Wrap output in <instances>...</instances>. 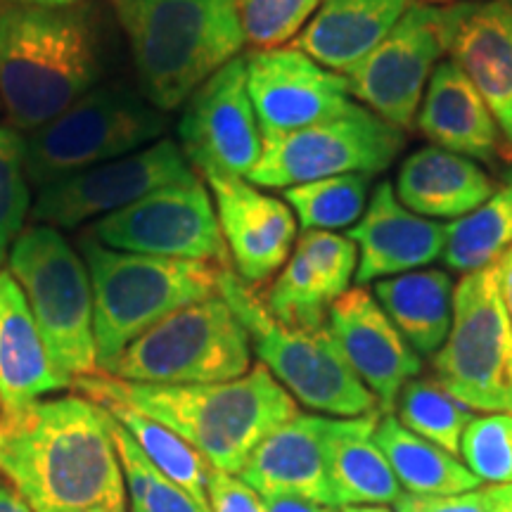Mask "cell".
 <instances>
[{
    "mask_svg": "<svg viewBox=\"0 0 512 512\" xmlns=\"http://www.w3.org/2000/svg\"><path fill=\"white\" fill-rule=\"evenodd\" d=\"M392 415L406 430L458 456L475 411L448 394L434 377L418 375L401 389Z\"/></svg>",
    "mask_w": 512,
    "mask_h": 512,
    "instance_id": "33",
    "label": "cell"
},
{
    "mask_svg": "<svg viewBox=\"0 0 512 512\" xmlns=\"http://www.w3.org/2000/svg\"><path fill=\"white\" fill-rule=\"evenodd\" d=\"M415 0H328L290 48L302 50L332 72L349 76Z\"/></svg>",
    "mask_w": 512,
    "mask_h": 512,
    "instance_id": "24",
    "label": "cell"
},
{
    "mask_svg": "<svg viewBox=\"0 0 512 512\" xmlns=\"http://www.w3.org/2000/svg\"><path fill=\"white\" fill-rule=\"evenodd\" d=\"M375 441L382 448L384 458L389 460L403 494L441 496L482 486L463 460L406 430L392 413L380 415Z\"/></svg>",
    "mask_w": 512,
    "mask_h": 512,
    "instance_id": "28",
    "label": "cell"
},
{
    "mask_svg": "<svg viewBox=\"0 0 512 512\" xmlns=\"http://www.w3.org/2000/svg\"><path fill=\"white\" fill-rule=\"evenodd\" d=\"M10 3H24V5H48V8H62V5H76L83 0H10Z\"/></svg>",
    "mask_w": 512,
    "mask_h": 512,
    "instance_id": "46",
    "label": "cell"
},
{
    "mask_svg": "<svg viewBox=\"0 0 512 512\" xmlns=\"http://www.w3.org/2000/svg\"><path fill=\"white\" fill-rule=\"evenodd\" d=\"M460 456L482 484H512V415H475L463 434Z\"/></svg>",
    "mask_w": 512,
    "mask_h": 512,
    "instance_id": "36",
    "label": "cell"
},
{
    "mask_svg": "<svg viewBox=\"0 0 512 512\" xmlns=\"http://www.w3.org/2000/svg\"><path fill=\"white\" fill-rule=\"evenodd\" d=\"M451 275L441 268H420L377 280L373 297L418 356H434L446 342L453 320Z\"/></svg>",
    "mask_w": 512,
    "mask_h": 512,
    "instance_id": "27",
    "label": "cell"
},
{
    "mask_svg": "<svg viewBox=\"0 0 512 512\" xmlns=\"http://www.w3.org/2000/svg\"><path fill=\"white\" fill-rule=\"evenodd\" d=\"M67 387L72 377L50 358L22 287L8 268H0V418H12Z\"/></svg>",
    "mask_w": 512,
    "mask_h": 512,
    "instance_id": "22",
    "label": "cell"
},
{
    "mask_svg": "<svg viewBox=\"0 0 512 512\" xmlns=\"http://www.w3.org/2000/svg\"><path fill=\"white\" fill-rule=\"evenodd\" d=\"M342 512H396L394 505H344Z\"/></svg>",
    "mask_w": 512,
    "mask_h": 512,
    "instance_id": "45",
    "label": "cell"
},
{
    "mask_svg": "<svg viewBox=\"0 0 512 512\" xmlns=\"http://www.w3.org/2000/svg\"><path fill=\"white\" fill-rule=\"evenodd\" d=\"M211 512H268V505L238 475L211 470L207 482Z\"/></svg>",
    "mask_w": 512,
    "mask_h": 512,
    "instance_id": "40",
    "label": "cell"
},
{
    "mask_svg": "<svg viewBox=\"0 0 512 512\" xmlns=\"http://www.w3.org/2000/svg\"><path fill=\"white\" fill-rule=\"evenodd\" d=\"M268 512H339L335 505L311 503L302 501V498H271L266 501Z\"/></svg>",
    "mask_w": 512,
    "mask_h": 512,
    "instance_id": "41",
    "label": "cell"
},
{
    "mask_svg": "<svg viewBox=\"0 0 512 512\" xmlns=\"http://www.w3.org/2000/svg\"><path fill=\"white\" fill-rule=\"evenodd\" d=\"M448 60L463 69L501 133V157L512 162V8L503 0L460 3Z\"/></svg>",
    "mask_w": 512,
    "mask_h": 512,
    "instance_id": "19",
    "label": "cell"
},
{
    "mask_svg": "<svg viewBox=\"0 0 512 512\" xmlns=\"http://www.w3.org/2000/svg\"><path fill=\"white\" fill-rule=\"evenodd\" d=\"M119 422L124 430L131 434L133 441L140 446V451L150 458V463L157 467L162 475H166L171 482H176L181 489L195 498L204 510H209V496H207V482L211 475V467L200 453L192 448L188 441L164 427L162 422L147 418V415L138 413L136 408L124 406L119 401H95ZM211 512V510H209Z\"/></svg>",
    "mask_w": 512,
    "mask_h": 512,
    "instance_id": "30",
    "label": "cell"
},
{
    "mask_svg": "<svg viewBox=\"0 0 512 512\" xmlns=\"http://www.w3.org/2000/svg\"><path fill=\"white\" fill-rule=\"evenodd\" d=\"M0 477L36 512L126 508L112 415L83 396L0 418Z\"/></svg>",
    "mask_w": 512,
    "mask_h": 512,
    "instance_id": "1",
    "label": "cell"
},
{
    "mask_svg": "<svg viewBox=\"0 0 512 512\" xmlns=\"http://www.w3.org/2000/svg\"><path fill=\"white\" fill-rule=\"evenodd\" d=\"M202 181L214 197L233 271L247 285L266 283L287 264L297 240V216L290 204L266 195L247 178L209 174Z\"/></svg>",
    "mask_w": 512,
    "mask_h": 512,
    "instance_id": "17",
    "label": "cell"
},
{
    "mask_svg": "<svg viewBox=\"0 0 512 512\" xmlns=\"http://www.w3.org/2000/svg\"><path fill=\"white\" fill-rule=\"evenodd\" d=\"M8 271L27 297L55 366L72 382L98 373L93 287L83 256L60 230L34 223L12 245Z\"/></svg>",
    "mask_w": 512,
    "mask_h": 512,
    "instance_id": "7",
    "label": "cell"
},
{
    "mask_svg": "<svg viewBox=\"0 0 512 512\" xmlns=\"http://www.w3.org/2000/svg\"><path fill=\"white\" fill-rule=\"evenodd\" d=\"M425 5H437V8H446V5H460V3H470V0H420Z\"/></svg>",
    "mask_w": 512,
    "mask_h": 512,
    "instance_id": "47",
    "label": "cell"
},
{
    "mask_svg": "<svg viewBox=\"0 0 512 512\" xmlns=\"http://www.w3.org/2000/svg\"><path fill=\"white\" fill-rule=\"evenodd\" d=\"M0 112H3V105H0Z\"/></svg>",
    "mask_w": 512,
    "mask_h": 512,
    "instance_id": "50",
    "label": "cell"
},
{
    "mask_svg": "<svg viewBox=\"0 0 512 512\" xmlns=\"http://www.w3.org/2000/svg\"><path fill=\"white\" fill-rule=\"evenodd\" d=\"M252 370V342L221 294L171 313L128 344L105 375L138 384H214Z\"/></svg>",
    "mask_w": 512,
    "mask_h": 512,
    "instance_id": "9",
    "label": "cell"
},
{
    "mask_svg": "<svg viewBox=\"0 0 512 512\" xmlns=\"http://www.w3.org/2000/svg\"><path fill=\"white\" fill-rule=\"evenodd\" d=\"M512 247V162L503 185L482 207L446 226L444 264L456 273H472L496 264Z\"/></svg>",
    "mask_w": 512,
    "mask_h": 512,
    "instance_id": "29",
    "label": "cell"
},
{
    "mask_svg": "<svg viewBox=\"0 0 512 512\" xmlns=\"http://www.w3.org/2000/svg\"><path fill=\"white\" fill-rule=\"evenodd\" d=\"M166 117L136 88L100 83L27 138V174L43 188L162 140Z\"/></svg>",
    "mask_w": 512,
    "mask_h": 512,
    "instance_id": "8",
    "label": "cell"
},
{
    "mask_svg": "<svg viewBox=\"0 0 512 512\" xmlns=\"http://www.w3.org/2000/svg\"><path fill=\"white\" fill-rule=\"evenodd\" d=\"M72 387L91 401H119L188 441L211 470L240 475L254 448L299 413L287 389L256 363L238 380L214 384H138L95 373Z\"/></svg>",
    "mask_w": 512,
    "mask_h": 512,
    "instance_id": "2",
    "label": "cell"
},
{
    "mask_svg": "<svg viewBox=\"0 0 512 512\" xmlns=\"http://www.w3.org/2000/svg\"><path fill=\"white\" fill-rule=\"evenodd\" d=\"M31 181L27 174V140L10 126H0V266L22 235L31 216Z\"/></svg>",
    "mask_w": 512,
    "mask_h": 512,
    "instance_id": "35",
    "label": "cell"
},
{
    "mask_svg": "<svg viewBox=\"0 0 512 512\" xmlns=\"http://www.w3.org/2000/svg\"><path fill=\"white\" fill-rule=\"evenodd\" d=\"M342 297L325 275L294 247L278 278L268 287L264 306L278 323L299 330H325L330 306Z\"/></svg>",
    "mask_w": 512,
    "mask_h": 512,
    "instance_id": "32",
    "label": "cell"
},
{
    "mask_svg": "<svg viewBox=\"0 0 512 512\" xmlns=\"http://www.w3.org/2000/svg\"><path fill=\"white\" fill-rule=\"evenodd\" d=\"M494 496V512H512V484H489Z\"/></svg>",
    "mask_w": 512,
    "mask_h": 512,
    "instance_id": "44",
    "label": "cell"
},
{
    "mask_svg": "<svg viewBox=\"0 0 512 512\" xmlns=\"http://www.w3.org/2000/svg\"><path fill=\"white\" fill-rule=\"evenodd\" d=\"M498 185L475 159L427 145L403 159L396 197L425 219H463L494 195Z\"/></svg>",
    "mask_w": 512,
    "mask_h": 512,
    "instance_id": "25",
    "label": "cell"
},
{
    "mask_svg": "<svg viewBox=\"0 0 512 512\" xmlns=\"http://www.w3.org/2000/svg\"><path fill=\"white\" fill-rule=\"evenodd\" d=\"M112 8L140 93L159 112L181 107L247 43L238 0H112Z\"/></svg>",
    "mask_w": 512,
    "mask_h": 512,
    "instance_id": "4",
    "label": "cell"
},
{
    "mask_svg": "<svg viewBox=\"0 0 512 512\" xmlns=\"http://www.w3.org/2000/svg\"><path fill=\"white\" fill-rule=\"evenodd\" d=\"M347 238L358 247L356 283L368 285L430 266L444 254L446 226L413 214L399 202L394 185L380 181Z\"/></svg>",
    "mask_w": 512,
    "mask_h": 512,
    "instance_id": "20",
    "label": "cell"
},
{
    "mask_svg": "<svg viewBox=\"0 0 512 512\" xmlns=\"http://www.w3.org/2000/svg\"><path fill=\"white\" fill-rule=\"evenodd\" d=\"M93 287L98 373H107L128 344L171 313L219 294V264L119 252L81 238Z\"/></svg>",
    "mask_w": 512,
    "mask_h": 512,
    "instance_id": "5",
    "label": "cell"
},
{
    "mask_svg": "<svg viewBox=\"0 0 512 512\" xmlns=\"http://www.w3.org/2000/svg\"><path fill=\"white\" fill-rule=\"evenodd\" d=\"M458 5L413 3L387 38L351 72L354 100L401 131L418 117L437 64L448 55Z\"/></svg>",
    "mask_w": 512,
    "mask_h": 512,
    "instance_id": "12",
    "label": "cell"
},
{
    "mask_svg": "<svg viewBox=\"0 0 512 512\" xmlns=\"http://www.w3.org/2000/svg\"><path fill=\"white\" fill-rule=\"evenodd\" d=\"M328 0H238L247 43L256 50L283 48L302 34Z\"/></svg>",
    "mask_w": 512,
    "mask_h": 512,
    "instance_id": "37",
    "label": "cell"
},
{
    "mask_svg": "<svg viewBox=\"0 0 512 512\" xmlns=\"http://www.w3.org/2000/svg\"><path fill=\"white\" fill-rule=\"evenodd\" d=\"M0 512H36L22 496L12 489V484L0 477Z\"/></svg>",
    "mask_w": 512,
    "mask_h": 512,
    "instance_id": "43",
    "label": "cell"
},
{
    "mask_svg": "<svg viewBox=\"0 0 512 512\" xmlns=\"http://www.w3.org/2000/svg\"><path fill=\"white\" fill-rule=\"evenodd\" d=\"M219 294L245 325L261 366L268 368L294 401L335 418L380 413L375 396L344 361L328 328L311 332L278 323L254 287L228 264L219 271Z\"/></svg>",
    "mask_w": 512,
    "mask_h": 512,
    "instance_id": "6",
    "label": "cell"
},
{
    "mask_svg": "<svg viewBox=\"0 0 512 512\" xmlns=\"http://www.w3.org/2000/svg\"><path fill=\"white\" fill-rule=\"evenodd\" d=\"M415 121L422 136L448 152L475 162L501 157V133L489 107L463 69L448 57L434 69Z\"/></svg>",
    "mask_w": 512,
    "mask_h": 512,
    "instance_id": "23",
    "label": "cell"
},
{
    "mask_svg": "<svg viewBox=\"0 0 512 512\" xmlns=\"http://www.w3.org/2000/svg\"><path fill=\"white\" fill-rule=\"evenodd\" d=\"M325 328L354 375L375 396L380 413H394L401 389L420 375L422 361L373 292L363 285L344 292L330 306Z\"/></svg>",
    "mask_w": 512,
    "mask_h": 512,
    "instance_id": "18",
    "label": "cell"
},
{
    "mask_svg": "<svg viewBox=\"0 0 512 512\" xmlns=\"http://www.w3.org/2000/svg\"><path fill=\"white\" fill-rule=\"evenodd\" d=\"M245 60L247 91L261 136L323 124L356 102L347 76L323 67L302 50H254Z\"/></svg>",
    "mask_w": 512,
    "mask_h": 512,
    "instance_id": "16",
    "label": "cell"
},
{
    "mask_svg": "<svg viewBox=\"0 0 512 512\" xmlns=\"http://www.w3.org/2000/svg\"><path fill=\"white\" fill-rule=\"evenodd\" d=\"M503 3H505V5H510V8H512V0H503Z\"/></svg>",
    "mask_w": 512,
    "mask_h": 512,
    "instance_id": "49",
    "label": "cell"
},
{
    "mask_svg": "<svg viewBox=\"0 0 512 512\" xmlns=\"http://www.w3.org/2000/svg\"><path fill=\"white\" fill-rule=\"evenodd\" d=\"M294 247L325 275V280L339 294L351 290V280L356 278L358 268V247L347 235L328 233V230H304Z\"/></svg>",
    "mask_w": 512,
    "mask_h": 512,
    "instance_id": "38",
    "label": "cell"
},
{
    "mask_svg": "<svg viewBox=\"0 0 512 512\" xmlns=\"http://www.w3.org/2000/svg\"><path fill=\"white\" fill-rule=\"evenodd\" d=\"M396 512H494V496L491 486L482 484L477 489L460 491V494L441 496H415L401 494L394 503Z\"/></svg>",
    "mask_w": 512,
    "mask_h": 512,
    "instance_id": "39",
    "label": "cell"
},
{
    "mask_svg": "<svg viewBox=\"0 0 512 512\" xmlns=\"http://www.w3.org/2000/svg\"><path fill=\"white\" fill-rule=\"evenodd\" d=\"M178 138L200 178L249 176L261 159L264 136L249 100L245 55L230 60L185 100Z\"/></svg>",
    "mask_w": 512,
    "mask_h": 512,
    "instance_id": "15",
    "label": "cell"
},
{
    "mask_svg": "<svg viewBox=\"0 0 512 512\" xmlns=\"http://www.w3.org/2000/svg\"><path fill=\"white\" fill-rule=\"evenodd\" d=\"M496 264H498V280H501L503 304L512 323V247L496 261Z\"/></svg>",
    "mask_w": 512,
    "mask_h": 512,
    "instance_id": "42",
    "label": "cell"
},
{
    "mask_svg": "<svg viewBox=\"0 0 512 512\" xmlns=\"http://www.w3.org/2000/svg\"><path fill=\"white\" fill-rule=\"evenodd\" d=\"M373 178L368 174H347L302 183L287 188L283 200L290 204L304 230L337 233L354 228L366 214L373 195Z\"/></svg>",
    "mask_w": 512,
    "mask_h": 512,
    "instance_id": "31",
    "label": "cell"
},
{
    "mask_svg": "<svg viewBox=\"0 0 512 512\" xmlns=\"http://www.w3.org/2000/svg\"><path fill=\"white\" fill-rule=\"evenodd\" d=\"M112 432L117 439L121 470L126 479V496L131 512H209L188 491L162 475L150 458L140 451L124 427L112 418Z\"/></svg>",
    "mask_w": 512,
    "mask_h": 512,
    "instance_id": "34",
    "label": "cell"
},
{
    "mask_svg": "<svg viewBox=\"0 0 512 512\" xmlns=\"http://www.w3.org/2000/svg\"><path fill=\"white\" fill-rule=\"evenodd\" d=\"M200 178L185 159L181 145L171 138L91 166L79 174L38 188L31 204V221L57 230H72L86 221H98L114 211L131 207L152 192Z\"/></svg>",
    "mask_w": 512,
    "mask_h": 512,
    "instance_id": "14",
    "label": "cell"
},
{
    "mask_svg": "<svg viewBox=\"0 0 512 512\" xmlns=\"http://www.w3.org/2000/svg\"><path fill=\"white\" fill-rule=\"evenodd\" d=\"M328 432L330 418L297 413L254 448L238 477L264 501L302 498L337 508L328 467Z\"/></svg>",
    "mask_w": 512,
    "mask_h": 512,
    "instance_id": "21",
    "label": "cell"
},
{
    "mask_svg": "<svg viewBox=\"0 0 512 512\" xmlns=\"http://www.w3.org/2000/svg\"><path fill=\"white\" fill-rule=\"evenodd\" d=\"M86 235L119 252L228 264L214 197L202 178L169 185L131 207L102 216Z\"/></svg>",
    "mask_w": 512,
    "mask_h": 512,
    "instance_id": "13",
    "label": "cell"
},
{
    "mask_svg": "<svg viewBox=\"0 0 512 512\" xmlns=\"http://www.w3.org/2000/svg\"><path fill=\"white\" fill-rule=\"evenodd\" d=\"M382 413L330 418L328 467L337 508L344 505H394L401 498L389 460L375 441Z\"/></svg>",
    "mask_w": 512,
    "mask_h": 512,
    "instance_id": "26",
    "label": "cell"
},
{
    "mask_svg": "<svg viewBox=\"0 0 512 512\" xmlns=\"http://www.w3.org/2000/svg\"><path fill=\"white\" fill-rule=\"evenodd\" d=\"M406 133L358 102L335 119L264 136L261 159L247 181L256 188L287 190L294 185L347 174H382L403 150Z\"/></svg>",
    "mask_w": 512,
    "mask_h": 512,
    "instance_id": "11",
    "label": "cell"
},
{
    "mask_svg": "<svg viewBox=\"0 0 512 512\" xmlns=\"http://www.w3.org/2000/svg\"><path fill=\"white\" fill-rule=\"evenodd\" d=\"M432 368L434 380L470 411L512 415V323L498 264L460 278L451 330L432 356Z\"/></svg>",
    "mask_w": 512,
    "mask_h": 512,
    "instance_id": "10",
    "label": "cell"
},
{
    "mask_svg": "<svg viewBox=\"0 0 512 512\" xmlns=\"http://www.w3.org/2000/svg\"><path fill=\"white\" fill-rule=\"evenodd\" d=\"M100 512H126V508H112V510H100Z\"/></svg>",
    "mask_w": 512,
    "mask_h": 512,
    "instance_id": "48",
    "label": "cell"
},
{
    "mask_svg": "<svg viewBox=\"0 0 512 512\" xmlns=\"http://www.w3.org/2000/svg\"><path fill=\"white\" fill-rule=\"evenodd\" d=\"M102 76L91 5H0V105L10 128L34 133L100 86Z\"/></svg>",
    "mask_w": 512,
    "mask_h": 512,
    "instance_id": "3",
    "label": "cell"
}]
</instances>
